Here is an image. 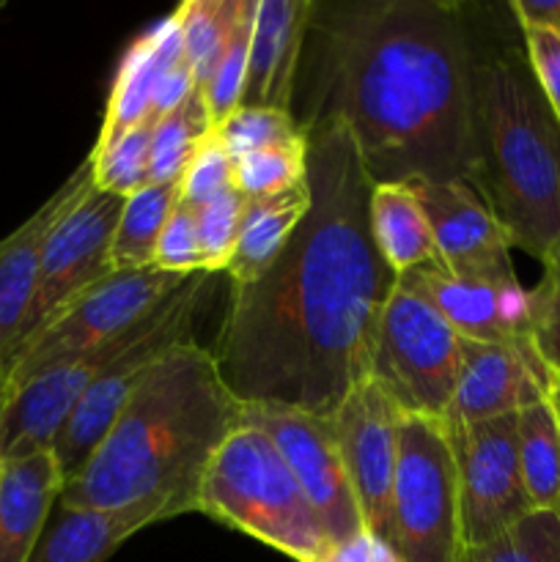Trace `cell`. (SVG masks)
<instances>
[{
	"mask_svg": "<svg viewBox=\"0 0 560 562\" xmlns=\"http://www.w3.org/2000/svg\"><path fill=\"white\" fill-rule=\"evenodd\" d=\"M305 130L311 209L261 278L231 283L212 357L239 404L333 417L368 379L399 274L373 241V181L351 132L333 115Z\"/></svg>",
	"mask_w": 560,
	"mask_h": 562,
	"instance_id": "1",
	"label": "cell"
},
{
	"mask_svg": "<svg viewBox=\"0 0 560 562\" xmlns=\"http://www.w3.org/2000/svg\"><path fill=\"white\" fill-rule=\"evenodd\" d=\"M311 25L322 44L313 119L344 121L373 184L475 187V53L459 3H355Z\"/></svg>",
	"mask_w": 560,
	"mask_h": 562,
	"instance_id": "2",
	"label": "cell"
},
{
	"mask_svg": "<svg viewBox=\"0 0 560 562\" xmlns=\"http://www.w3.org/2000/svg\"><path fill=\"white\" fill-rule=\"evenodd\" d=\"M239 423L242 404L212 351L195 340L176 346L154 362L58 503L115 514L135 532L192 514L209 461Z\"/></svg>",
	"mask_w": 560,
	"mask_h": 562,
	"instance_id": "3",
	"label": "cell"
},
{
	"mask_svg": "<svg viewBox=\"0 0 560 562\" xmlns=\"http://www.w3.org/2000/svg\"><path fill=\"white\" fill-rule=\"evenodd\" d=\"M478 176L511 247L544 258L560 241V121L527 64L525 47L475 55L472 77Z\"/></svg>",
	"mask_w": 560,
	"mask_h": 562,
	"instance_id": "4",
	"label": "cell"
},
{
	"mask_svg": "<svg viewBox=\"0 0 560 562\" xmlns=\"http://www.w3.org/2000/svg\"><path fill=\"white\" fill-rule=\"evenodd\" d=\"M198 510L296 562H322L333 549L272 439L247 423H239L209 461Z\"/></svg>",
	"mask_w": 560,
	"mask_h": 562,
	"instance_id": "5",
	"label": "cell"
},
{
	"mask_svg": "<svg viewBox=\"0 0 560 562\" xmlns=\"http://www.w3.org/2000/svg\"><path fill=\"white\" fill-rule=\"evenodd\" d=\"M464 338L437 307L399 280L384 305L368 379L401 415L439 417L453 401Z\"/></svg>",
	"mask_w": 560,
	"mask_h": 562,
	"instance_id": "6",
	"label": "cell"
},
{
	"mask_svg": "<svg viewBox=\"0 0 560 562\" xmlns=\"http://www.w3.org/2000/svg\"><path fill=\"white\" fill-rule=\"evenodd\" d=\"M206 272L190 274L176 291H170L146 318L135 340L99 373L97 382L82 393L71 415L66 417L64 428L53 442L55 461L60 467L64 483L82 470L104 434L110 431L132 395L146 382L148 371L159 357L181 344H190L195 318L201 313L203 291H206Z\"/></svg>",
	"mask_w": 560,
	"mask_h": 562,
	"instance_id": "7",
	"label": "cell"
},
{
	"mask_svg": "<svg viewBox=\"0 0 560 562\" xmlns=\"http://www.w3.org/2000/svg\"><path fill=\"white\" fill-rule=\"evenodd\" d=\"M390 508V543L404 562L459 560V486L448 428L439 417L401 415Z\"/></svg>",
	"mask_w": 560,
	"mask_h": 562,
	"instance_id": "8",
	"label": "cell"
},
{
	"mask_svg": "<svg viewBox=\"0 0 560 562\" xmlns=\"http://www.w3.org/2000/svg\"><path fill=\"white\" fill-rule=\"evenodd\" d=\"M445 428L459 486L461 549L481 547L533 514L522 481L516 415L445 423Z\"/></svg>",
	"mask_w": 560,
	"mask_h": 562,
	"instance_id": "9",
	"label": "cell"
},
{
	"mask_svg": "<svg viewBox=\"0 0 560 562\" xmlns=\"http://www.w3.org/2000/svg\"><path fill=\"white\" fill-rule=\"evenodd\" d=\"M187 278L159 272V269L108 274L102 283L91 285L86 294L77 296L33 344H27L14 357L9 373H5L9 390L49 371V368L71 362L93 346L130 329L148 311H154L170 291L179 289Z\"/></svg>",
	"mask_w": 560,
	"mask_h": 562,
	"instance_id": "10",
	"label": "cell"
},
{
	"mask_svg": "<svg viewBox=\"0 0 560 562\" xmlns=\"http://www.w3.org/2000/svg\"><path fill=\"white\" fill-rule=\"evenodd\" d=\"M126 198L91 190L53 225L38 263V283L14 357L38 338L71 302L113 274V236ZM11 357V362H14ZM9 362V366H11ZM9 373V371H5Z\"/></svg>",
	"mask_w": 560,
	"mask_h": 562,
	"instance_id": "11",
	"label": "cell"
},
{
	"mask_svg": "<svg viewBox=\"0 0 560 562\" xmlns=\"http://www.w3.org/2000/svg\"><path fill=\"white\" fill-rule=\"evenodd\" d=\"M242 423L272 439L305 497L311 499L333 547L366 530L344 459H340L333 417L291 409V406L242 404Z\"/></svg>",
	"mask_w": 560,
	"mask_h": 562,
	"instance_id": "12",
	"label": "cell"
},
{
	"mask_svg": "<svg viewBox=\"0 0 560 562\" xmlns=\"http://www.w3.org/2000/svg\"><path fill=\"white\" fill-rule=\"evenodd\" d=\"M401 412L371 379L357 384L333 415L340 459L368 532L390 543ZM393 547V543H390Z\"/></svg>",
	"mask_w": 560,
	"mask_h": 562,
	"instance_id": "13",
	"label": "cell"
},
{
	"mask_svg": "<svg viewBox=\"0 0 560 562\" xmlns=\"http://www.w3.org/2000/svg\"><path fill=\"white\" fill-rule=\"evenodd\" d=\"M421 201L439 263L459 278H516L511 241L492 209L470 184L461 181H406Z\"/></svg>",
	"mask_w": 560,
	"mask_h": 562,
	"instance_id": "14",
	"label": "cell"
},
{
	"mask_svg": "<svg viewBox=\"0 0 560 562\" xmlns=\"http://www.w3.org/2000/svg\"><path fill=\"white\" fill-rule=\"evenodd\" d=\"M399 280L437 307L464 340L511 344L530 338L533 296L519 278H459L434 261L401 274Z\"/></svg>",
	"mask_w": 560,
	"mask_h": 562,
	"instance_id": "15",
	"label": "cell"
},
{
	"mask_svg": "<svg viewBox=\"0 0 560 562\" xmlns=\"http://www.w3.org/2000/svg\"><path fill=\"white\" fill-rule=\"evenodd\" d=\"M555 373L544 366L530 338L511 344L464 340L459 384L445 412V423H478L519 415L547 398Z\"/></svg>",
	"mask_w": 560,
	"mask_h": 562,
	"instance_id": "16",
	"label": "cell"
},
{
	"mask_svg": "<svg viewBox=\"0 0 560 562\" xmlns=\"http://www.w3.org/2000/svg\"><path fill=\"white\" fill-rule=\"evenodd\" d=\"M93 187L91 157L82 159L69 179L5 239H0V371H9V362L20 344L22 324L31 311L38 283L44 241L53 225Z\"/></svg>",
	"mask_w": 560,
	"mask_h": 562,
	"instance_id": "17",
	"label": "cell"
},
{
	"mask_svg": "<svg viewBox=\"0 0 560 562\" xmlns=\"http://www.w3.org/2000/svg\"><path fill=\"white\" fill-rule=\"evenodd\" d=\"M316 3L311 0H258L242 104L291 113L302 44Z\"/></svg>",
	"mask_w": 560,
	"mask_h": 562,
	"instance_id": "18",
	"label": "cell"
},
{
	"mask_svg": "<svg viewBox=\"0 0 560 562\" xmlns=\"http://www.w3.org/2000/svg\"><path fill=\"white\" fill-rule=\"evenodd\" d=\"M184 58V42H181L179 20L176 14L165 16L157 25L132 42L124 60L119 66L113 88H110L108 108H104L102 130H99L97 146L102 148L148 119L154 88L159 77Z\"/></svg>",
	"mask_w": 560,
	"mask_h": 562,
	"instance_id": "19",
	"label": "cell"
},
{
	"mask_svg": "<svg viewBox=\"0 0 560 562\" xmlns=\"http://www.w3.org/2000/svg\"><path fill=\"white\" fill-rule=\"evenodd\" d=\"M64 488L53 450L0 464V562H27Z\"/></svg>",
	"mask_w": 560,
	"mask_h": 562,
	"instance_id": "20",
	"label": "cell"
},
{
	"mask_svg": "<svg viewBox=\"0 0 560 562\" xmlns=\"http://www.w3.org/2000/svg\"><path fill=\"white\" fill-rule=\"evenodd\" d=\"M311 209V187L307 179L291 190L272 198H247L242 214L239 239L228 269L231 283H253L261 278L275 258L285 250L294 231Z\"/></svg>",
	"mask_w": 560,
	"mask_h": 562,
	"instance_id": "21",
	"label": "cell"
},
{
	"mask_svg": "<svg viewBox=\"0 0 560 562\" xmlns=\"http://www.w3.org/2000/svg\"><path fill=\"white\" fill-rule=\"evenodd\" d=\"M371 234L384 263L395 274L439 261L428 220L421 201L406 181L373 184L371 190Z\"/></svg>",
	"mask_w": 560,
	"mask_h": 562,
	"instance_id": "22",
	"label": "cell"
},
{
	"mask_svg": "<svg viewBox=\"0 0 560 562\" xmlns=\"http://www.w3.org/2000/svg\"><path fill=\"white\" fill-rule=\"evenodd\" d=\"M130 536L121 516L55 503L27 562H104Z\"/></svg>",
	"mask_w": 560,
	"mask_h": 562,
	"instance_id": "23",
	"label": "cell"
},
{
	"mask_svg": "<svg viewBox=\"0 0 560 562\" xmlns=\"http://www.w3.org/2000/svg\"><path fill=\"white\" fill-rule=\"evenodd\" d=\"M519 467L533 510H560V420L547 398L516 415Z\"/></svg>",
	"mask_w": 560,
	"mask_h": 562,
	"instance_id": "24",
	"label": "cell"
},
{
	"mask_svg": "<svg viewBox=\"0 0 560 562\" xmlns=\"http://www.w3.org/2000/svg\"><path fill=\"white\" fill-rule=\"evenodd\" d=\"M176 203L179 184H146L141 192L126 198L110 250L115 272L154 269V250Z\"/></svg>",
	"mask_w": 560,
	"mask_h": 562,
	"instance_id": "25",
	"label": "cell"
},
{
	"mask_svg": "<svg viewBox=\"0 0 560 562\" xmlns=\"http://www.w3.org/2000/svg\"><path fill=\"white\" fill-rule=\"evenodd\" d=\"M212 132L203 91H192L184 104L157 121L148 154V181L152 184H179L198 143Z\"/></svg>",
	"mask_w": 560,
	"mask_h": 562,
	"instance_id": "26",
	"label": "cell"
},
{
	"mask_svg": "<svg viewBox=\"0 0 560 562\" xmlns=\"http://www.w3.org/2000/svg\"><path fill=\"white\" fill-rule=\"evenodd\" d=\"M256 5L258 0H236L228 38H225V47L223 53H220L217 66H214L212 77H209L206 88H203V99H206V113L209 121H212V130L223 124V121L239 108L242 97H245L247 58H250Z\"/></svg>",
	"mask_w": 560,
	"mask_h": 562,
	"instance_id": "27",
	"label": "cell"
},
{
	"mask_svg": "<svg viewBox=\"0 0 560 562\" xmlns=\"http://www.w3.org/2000/svg\"><path fill=\"white\" fill-rule=\"evenodd\" d=\"M234 11L236 0H184L173 11L179 20L181 42H184V58L201 91L206 88L223 53Z\"/></svg>",
	"mask_w": 560,
	"mask_h": 562,
	"instance_id": "28",
	"label": "cell"
},
{
	"mask_svg": "<svg viewBox=\"0 0 560 562\" xmlns=\"http://www.w3.org/2000/svg\"><path fill=\"white\" fill-rule=\"evenodd\" d=\"M157 121L146 119L113 143L93 148L88 157L93 165V187L110 195L130 198L141 192L148 181V154H152V135Z\"/></svg>",
	"mask_w": 560,
	"mask_h": 562,
	"instance_id": "29",
	"label": "cell"
},
{
	"mask_svg": "<svg viewBox=\"0 0 560 562\" xmlns=\"http://www.w3.org/2000/svg\"><path fill=\"white\" fill-rule=\"evenodd\" d=\"M456 562H560V514L533 510L503 536L461 549Z\"/></svg>",
	"mask_w": 560,
	"mask_h": 562,
	"instance_id": "30",
	"label": "cell"
},
{
	"mask_svg": "<svg viewBox=\"0 0 560 562\" xmlns=\"http://www.w3.org/2000/svg\"><path fill=\"white\" fill-rule=\"evenodd\" d=\"M307 179V130L300 140L269 146L234 162V187L245 198H272Z\"/></svg>",
	"mask_w": 560,
	"mask_h": 562,
	"instance_id": "31",
	"label": "cell"
},
{
	"mask_svg": "<svg viewBox=\"0 0 560 562\" xmlns=\"http://www.w3.org/2000/svg\"><path fill=\"white\" fill-rule=\"evenodd\" d=\"M214 135L220 137L225 151L236 162V159L261 151V148L300 140L305 135V124H296L294 115L285 113V110L239 104L223 124L214 126Z\"/></svg>",
	"mask_w": 560,
	"mask_h": 562,
	"instance_id": "32",
	"label": "cell"
},
{
	"mask_svg": "<svg viewBox=\"0 0 560 562\" xmlns=\"http://www.w3.org/2000/svg\"><path fill=\"white\" fill-rule=\"evenodd\" d=\"M247 198L236 187L220 192L206 206L195 209L198 217V241H201L203 267L209 274L225 272L236 252L239 239L242 214H245Z\"/></svg>",
	"mask_w": 560,
	"mask_h": 562,
	"instance_id": "33",
	"label": "cell"
},
{
	"mask_svg": "<svg viewBox=\"0 0 560 562\" xmlns=\"http://www.w3.org/2000/svg\"><path fill=\"white\" fill-rule=\"evenodd\" d=\"M228 187H234V159L212 130L198 143L181 173L179 201L190 209H201Z\"/></svg>",
	"mask_w": 560,
	"mask_h": 562,
	"instance_id": "34",
	"label": "cell"
},
{
	"mask_svg": "<svg viewBox=\"0 0 560 562\" xmlns=\"http://www.w3.org/2000/svg\"><path fill=\"white\" fill-rule=\"evenodd\" d=\"M533 296L530 344L544 360V366L560 376V241L544 258V278Z\"/></svg>",
	"mask_w": 560,
	"mask_h": 562,
	"instance_id": "35",
	"label": "cell"
},
{
	"mask_svg": "<svg viewBox=\"0 0 560 562\" xmlns=\"http://www.w3.org/2000/svg\"><path fill=\"white\" fill-rule=\"evenodd\" d=\"M154 269L168 274H181V278L206 272V267H203L201 241H198L195 209L184 206L181 201L176 203L168 223H165L163 234H159L157 250H154Z\"/></svg>",
	"mask_w": 560,
	"mask_h": 562,
	"instance_id": "36",
	"label": "cell"
},
{
	"mask_svg": "<svg viewBox=\"0 0 560 562\" xmlns=\"http://www.w3.org/2000/svg\"><path fill=\"white\" fill-rule=\"evenodd\" d=\"M519 33L533 77L560 121V33L541 27H519Z\"/></svg>",
	"mask_w": 560,
	"mask_h": 562,
	"instance_id": "37",
	"label": "cell"
},
{
	"mask_svg": "<svg viewBox=\"0 0 560 562\" xmlns=\"http://www.w3.org/2000/svg\"><path fill=\"white\" fill-rule=\"evenodd\" d=\"M195 88V75H192L190 64H187V60L176 64L173 69H168L159 77L157 88H154L152 108H148V119L159 121L165 119V115H170L179 104L187 102V97H190ZM198 91H201V88H198Z\"/></svg>",
	"mask_w": 560,
	"mask_h": 562,
	"instance_id": "38",
	"label": "cell"
},
{
	"mask_svg": "<svg viewBox=\"0 0 560 562\" xmlns=\"http://www.w3.org/2000/svg\"><path fill=\"white\" fill-rule=\"evenodd\" d=\"M322 562H404V558L388 541L362 530L360 536L349 538V541L335 543Z\"/></svg>",
	"mask_w": 560,
	"mask_h": 562,
	"instance_id": "39",
	"label": "cell"
},
{
	"mask_svg": "<svg viewBox=\"0 0 560 562\" xmlns=\"http://www.w3.org/2000/svg\"><path fill=\"white\" fill-rule=\"evenodd\" d=\"M519 27H541L560 33V0H514L508 3Z\"/></svg>",
	"mask_w": 560,
	"mask_h": 562,
	"instance_id": "40",
	"label": "cell"
},
{
	"mask_svg": "<svg viewBox=\"0 0 560 562\" xmlns=\"http://www.w3.org/2000/svg\"><path fill=\"white\" fill-rule=\"evenodd\" d=\"M547 401H549V404H552L555 415H558V420H560V376L552 379V387H549Z\"/></svg>",
	"mask_w": 560,
	"mask_h": 562,
	"instance_id": "41",
	"label": "cell"
},
{
	"mask_svg": "<svg viewBox=\"0 0 560 562\" xmlns=\"http://www.w3.org/2000/svg\"><path fill=\"white\" fill-rule=\"evenodd\" d=\"M5 401H9V379H5V373L0 371V415H3L5 409Z\"/></svg>",
	"mask_w": 560,
	"mask_h": 562,
	"instance_id": "42",
	"label": "cell"
},
{
	"mask_svg": "<svg viewBox=\"0 0 560 562\" xmlns=\"http://www.w3.org/2000/svg\"><path fill=\"white\" fill-rule=\"evenodd\" d=\"M0 9H3V0H0Z\"/></svg>",
	"mask_w": 560,
	"mask_h": 562,
	"instance_id": "43",
	"label": "cell"
},
{
	"mask_svg": "<svg viewBox=\"0 0 560 562\" xmlns=\"http://www.w3.org/2000/svg\"><path fill=\"white\" fill-rule=\"evenodd\" d=\"M558 514H560V510H558Z\"/></svg>",
	"mask_w": 560,
	"mask_h": 562,
	"instance_id": "44",
	"label": "cell"
}]
</instances>
